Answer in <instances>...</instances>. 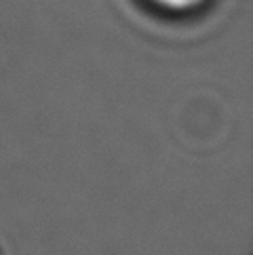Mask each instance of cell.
Listing matches in <instances>:
<instances>
[{
  "instance_id": "1",
  "label": "cell",
  "mask_w": 253,
  "mask_h": 255,
  "mask_svg": "<svg viewBox=\"0 0 253 255\" xmlns=\"http://www.w3.org/2000/svg\"><path fill=\"white\" fill-rule=\"evenodd\" d=\"M156 8L165 13H192L196 8H201L207 0H150Z\"/></svg>"
}]
</instances>
